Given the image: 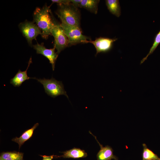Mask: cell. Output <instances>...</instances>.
<instances>
[{
    "instance_id": "4fadbf2b",
    "label": "cell",
    "mask_w": 160,
    "mask_h": 160,
    "mask_svg": "<svg viewBox=\"0 0 160 160\" xmlns=\"http://www.w3.org/2000/svg\"><path fill=\"white\" fill-rule=\"evenodd\" d=\"M99 1L98 0H81L79 7L86 9L96 14L97 13L98 5Z\"/></svg>"
},
{
    "instance_id": "8992f818",
    "label": "cell",
    "mask_w": 160,
    "mask_h": 160,
    "mask_svg": "<svg viewBox=\"0 0 160 160\" xmlns=\"http://www.w3.org/2000/svg\"><path fill=\"white\" fill-rule=\"evenodd\" d=\"M20 28L23 35L28 42L32 44V40L39 35H41V32L38 27L34 23L26 21L20 24Z\"/></svg>"
},
{
    "instance_id": "ba28073f",
    "label": "cell",
    "mask_w": 160,
    "mask_h": 160,
    "mask_svg": "<svg viewBox=\"0 0 160 160\" xmlns=\"http://www.w3.org/2000/svg\"><path fill=\"white\" fill-rule=\"evenodd\" d=\"M36 53L41 54L46 57L51 64L53 71L54 70L56 61L58 56V54L55 52V48L48 49L46 48L43 44L38 43L33 46Z\"/></svg>"
},
{
    "instance_id": "9a60e30c",
    "label": "cell",
    "mask_w": 160,
    "mask_h": 160,
    "mask_svg": "<svg viewBox=\"0 0 160 160\" xmlns=\"http://www.w3.org/2000/svg\"><path fill=\"white\" fill-rule=\"evenodd\" d=\"M23 155V153L17 151L3 152L0 160H22Z\"/></svg>"
},
{
    "instance_id": "ac0fdd59",
    "label": "cell",
    "mask_w": 160,
    "mask_h": 160,
    "mask_svg": "<svg viewBox=\"0 0 160 160\" xmlns=\"http://www.w3.org/2000/svg\"><path fill=\"white\" fill-rule=\"evenodd\" d=\"M52 3H57L59 4L67 5L71 3V0H52Z\"/></svg>"
},
{
    "instance_id": "44dd1931",
    "label": "cell",
    "mask_w": 160,
    "mask_h": 160,
    "mask_svg": "<svg viewBox=\"0 0 160 160\" xmlns=\"http://www.w3.org/2000/svg\"><path fill=\"white\" fill-rule=\"evenodd\" d=\"M159 160H160V159H159Z\"/></svg>"
},
{
    "instance_id": "52a82bcc",
    "label": "cell",
    "mask_w": 160,
    "mask_h": 160,
    "mask_svg": "<svg viewBox=\"0 0 160 160\" xmlns=\"http://www.w3.org/2000/svg\"><path fill=\"white\" fill-rule=\"evenodd\" d=\"M117 39L100 37L94 41L89 40L88 43L92 44L95 46L96 50V55L101 52H106L111 49L113 43Z\"/></svg>"
},
{
    "instance_id": "7c38bea8",
    "label": "cell",
    "mask_w": 160,
    "mask_h": 160,
    "mask_svg": "<svg viewBox=\"0 0 160 160\" xmlns=\"http://www.w3.org/2000/svg\"><path fill=\"white\" fill-rule=\"evenodd\" d=\"M39 125L38 123L35 124L31 129L25 131L20 137H16L12 139V140L18 144L20 149L24 143L32 136L34 131Z\"/></svg>"
},
{
    "instance_id": "5bb4252c",
    "label": "cell",
    "mask_w": 160,
    "mask_h": 160,
    "mask_svg": "<svg viewBox=\"0 0 160 160\" xmlns=\"http://www.w3.org/2000/svg\"><path fill=\"white\" fill-rule=\"evenodd\" d=\"M106 5L110 12L119 17L121 15V9L119 1L118 0H106Z\"/></svg>"
},
{
    "instance_id": "2e32d148",
    "label": "cell",
    "mask_w": 160,
    "mask_h": 160,
    "mask_svg": "<svg viewBox=\"0 0 160 160\" xmlns=\"http://www.w3.org/2000/svg\"><path fill=\"white\" fill-rule=\"evenodd\" d=\"M143 151L142 154V160H159L158 156L152 151L148 148L146 145L143 144Z\"/></svg>"
},
{
    "instance_id": "3957f363",
    "label": "cell",
    "mask_w": 160,
    "mask_h": 160,
    "mask_svg": "<svg viewBox=\"0 0 160 160\" xmlns=\"http://www.w3.org/2000/svg\"><path fill=\"white\" fill-rule=\"evenodd\" d=\"M35 79L43 85L45 92L50 97L55 98L60 95H64L68 98L61 81H58L53 77L50 79L36 78Z\"/></svg>"
},
{
    "instance_id": "7a4b0ae2",
    "label": "cell",
    "mask_w": 160,
    "mask_h": 160,
    "mask_svg": "<svg viewBox=\"0 0 160 160\" xmlns=\"http://www.w3.org/2000/svg\"><path fill=\"white\" fill-rule=\"evenodd\" d=\"M57 14L62 23L80 28V15L77 8L71 3L68 4H59Z\"/></svg>"
},
{
    "instance_id": "7402d4cb",
    "label": "cell",
    "mask_w": 160,
    "mask_h": 160,
    "mask_svg": "<svg viewBox=\"0 0 160 160\" xmlns=\"http://www.w3.org/2000/svg\"><path fill=\"white\" fill-rule=\"evenodd\" d=\"M22 160H23V159Z\"/></svg>"
},
{
    "instance_id": "30bf717a",
    "label": "cell",
    "mask_w": 160,
    "mask_h": 160,
    "mask_svg": "<svg viewBox=\"0 0 160 160\" xmlns=\"http://www.w3.org/2000/svg\"><path fill=\"white\" fill-rule=\"evenodd\" d=\"M32 63L31 57L30 58L28 62V67L26 70L22 71L19 69L14 76L10 79V83L15 87H19L25 81L30 79H35L36 78L30 77L27 74V71L30 64Z\"/></svg>"
},
{
    "instance_id": "6da1fadb",
    "label": "cell",
    "mask_w": 160,
    "mask_h": 160,
    "mask_svg": "<svg viewBox=\"0 0 160 160\" xmlns=\"http://www.w3.org/2000/svg\"><path fill=\"white\" fill-rule=\"evenodd\" d=\"M51 13L49 7L47 5L42 8H36L33 13V21L41 30L42 37L46 39L51 35V31L54 24Z\"/></svg>"
},
{
    "instance_id": "d6986e66",
    "label": "cell",
    "mask_w": 160,
    "mask_h": 160,
    "mask_svg": "<svg viewBox=\"0 0 160 160\" xmlns=\"http://www.w3.org/2000/svg\"><path fill=\"white\" fill-rule=\"evenodd\" d=\"M81 0H71V3L75 7H79Z\"/></svg>"
},
{
    "instance_id": "8fae6325",
    "label": "cell",
    "mask_w": 160,
    "mask_h": 160,
    "mask_svg": "<svg viewBox=\"0 0 160 160\" xmlns=\"http://www.w3.org/2000/svg\"><path fill=\"white\" fill-rule=\"evenodd\" d=\"M60 153L63 154L60 156H55V157L56 158L62 157L63 158L78 159L86 157L87 156V153L84 150L76 148Z\"/></svg>"
},
{
    "instance_id": "ffe728a7",
    "label": "cell",
    "mask_w": 160,
    "mask_h": 160,
    "mask_svg": "<svg viewBox=\"0 0 160 160\" xmlns=\"http://www.w3.org/2000/svg\"><path fill=\"white\" fill-rule=\"evenodd\" d=\"M40 156L43 157L42 160H52V159H53L54 157H55V156L54 155L50 156L46 155L42 156L41 155H40Z\"/></svg>"
},
{
    "instance_id": "e0dca14e",
    "label": "cell",
    "mask_w": 160,
    "mask_h": 160,
    "mask_svg": "<svg viewBox=\"0 0 160 160\" xmlns=\"http://www.w3.org/2000/svg\"><path fill=\"white\" fill-rule=\"evenodd\" d=\"M160 43V31L156 35L153 43L151 47V48L150 51L146 56V57L141 60L140 64L142 63L144 61L147 59L148 57L151 54H152L157 48L158 45Z\"/></svg>"
},
{
    "instance_id": "277c9868",
    "label": "cell",
    "mask_w": 160,
    "mask_h": 160,
    "mask_svg": "<svg viewBox=\"0 0 160 160\" xmlns=\"http://www.w3.org/2000/svg\"><path fill=\"white\" fill-rule=\"evenodd\" d=\"M61 26L69 41V44L75 45L79 43H87L91 39L82 34L80 28L61 23Z\"/></svg>"
},
{
    "instance_id": "9c48e42d",
    "label": "cell",
    "mask_w": 160,
    "mask_h": 160,
    "mask_svg": "<svg viewBox=\"0 0 160 160\" xmlns=\"http://www.w3.org/2000/svg\"><path fill=\"white\" fill-rule=\"evenodd\" d=\"M89 132L95 137L100 148V150L97 155V160H111L112 159L118 160L116 157L113 155V151L111 147L108 145L103 147L98 141L96 137L93 135L90 131Z\"/></svg>"
},
{
    "instance_id": "5b68a950",
    "label": "cell",
    "mask_w": 160,
    "mask_h": 160,
    "mask_svg": "<svg viewBox=\"0 0 160 160\" xmlns=\"http://www.w3.org/2000/svg\"><path fill=\"white\" fill-rule=\"evenodd\" d=\"M51 34L54 37V47L58 54L69 44L68 39L60 25L55 20L51 31Z\"/></svg>"
}]
</instances>
